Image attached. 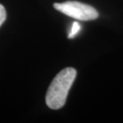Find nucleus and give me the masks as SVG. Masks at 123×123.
<instances>
[{
  "instance_id": "nucleus-1",
  "label": "nucleus",
  "mask_w": 123,
  "mask_h": 123,
  "mask_svg": "<svg viewBox=\"0 0 123 123\" xmlns=\"http://www.w3.org/2000/svg\"><path fill=\"white\" fill-rule=\"evenodd\" d=\"M77 74V71L72 67L61 70L48 88L46 95V103L49 108L58 110L65 105L69 90Z\"/></svg>"
},
{
  "instance_id": "nucleus-2",
  "label": "nucleus",
  "mask_w": 123,
  "mask_h": 123,
  "mask_svg": "<svg viewBox=\"0 0 123 123\" xmlns=\"http://www.w3.org/2000/svg\"><path fill=\"white\" fill-rule=\"evenodd\" d=\"M57 11L70 18L81 21H90L98 18V13L93 6L78 1H66L62 3H55Z\"/></svg>"
},
{
  "instance_id": "nucleus-3",
  "label": "nucleus",
  "mask_w": 123,
  "mask_h": 123,
  "mask_svg": "<svg viewBox=\"0 0 123 123\" xmlns=\"http://www.w3.org/2000/svg\"><path fill=\"white\" fill-rule=\"evenodd\" d=\"M81 30V26L80 24L77 23V22H74L73 23V25H72V27L70 29V31L69 33V35H68V38H73L77 35L78 32L80 31Z\"/></svg>"
},
{
  "instance_id": "nucleus-4",
  "label": "nucleus",
  "mask_w": 123,
  "mask_h": 123,
  "mask_svg": "<svg viewBox=\"0 0 123 123\" xmlns=\"http://www.w3.org/2000/svg\"><path fill=\"white\" fill-rule=\"evenodd\" d=\"M6 10H5L4 6L2 4H0V26H2V24L6 20Z\"/></svg>"
}]
</instances>
